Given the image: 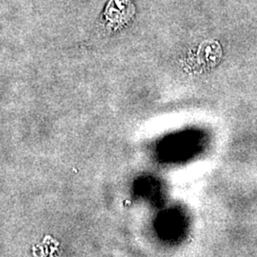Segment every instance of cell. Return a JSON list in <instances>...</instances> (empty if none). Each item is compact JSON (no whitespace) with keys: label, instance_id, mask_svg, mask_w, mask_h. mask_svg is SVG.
Segmentation results:
<instances>
[{"label":"cell","instance_id":"obj_1","mask_svg":"<svg viewBox=\"0 0 257 257\" xmlns=\"http://www.w3.org/2000/svg\"><path fill=\"white\" fill-rule=\"evenodd\" d=\"M135 15L133 0H110L104 16L109 24L118 27L126 24Z\"/></svg>","mask_w":257,"mask_h":257},{"label":"cell","instance_id":"obj_2","mask_svg":"<svg viewBox=\"0 0 257 257\" xmlns=\"http://www.w3.org/2000/svg\"><path fill=\"white\" fill-rule=\"evenodd\" d=\"M160 226H162L163 232L174 237L175 234H177L183 229V220L177 213L170 212L168 215H166L164 219L161 221Z\"/></svg>","mask_w":257,"mask_h":257}]
</instances>
